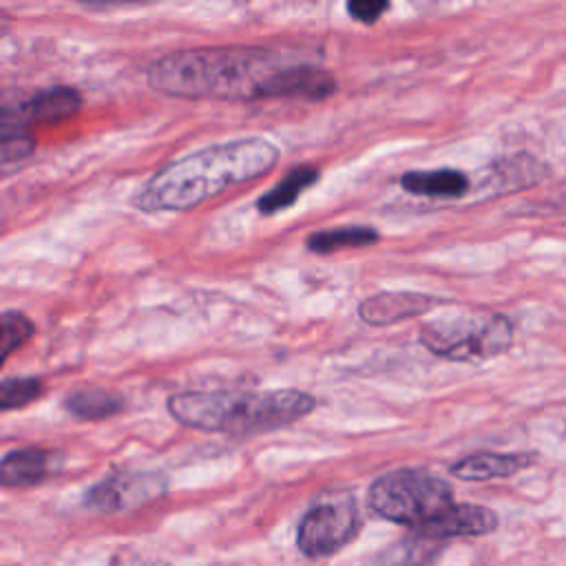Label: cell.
I'll use <instances>...</instances> for the list:
<instances>
[{
	"label": "cell",
	"instance_id": "obj_22",
	"mask_svg": "<svg viewBox=\"0 0 566 566\" xmlns=\"http://www.w3.org/2000/svg\"><path fill=\"white\" fill-rule=\"evenodd\" d=\"M387 9H389V2H382V0H352V2H347V13L352 15V20L363 22V24L376 22Z\"/></svg>",
	"mask_w": 566,
	"mask_h": 566
},
{
	"label": "cell",
	"instance_id": "obj_14",
	"mask_svg": "<svg viewBox=\"0 0 566 566\" xmlns=\"http://www.w3.org/2000/svg\"><path fill=\"white\" fill-rule=\"evenodd\" d=\"M51 464H53V453L46 449H38V447L13 449L4 453L0 462V482L7 489L40 484L51 473Z\"/></svg>",
	"mask_w": 566,
	"mask_h": 566
},
{
	"label": "cell",
	"instance_id": "obj_15",
	"mask_svg": "<svg viewBox=\"0 0 566 566\" xmlns=\"http://www.w3.org/2000/svg\"><path fill=\"white\" fill-rule=\"evenodd\" d=\"M440 551L442 542L411 533L371 555L363 566H429Z\"/></svg>",
	"mask_w": 566,
	"mask_h": 566
},
{
	"label": "cell",
	"instance_id": "obj_11",
	"mask_svg": "<svg viewBox=\"0 0 566 566\" xmlns=\"http://www.w3.org/2000/svg\"><path fill=\"white\" fill-rule=\"evenodd\" d=\"M82 108V97L73 86H53L29 97L20 108H15V119L22 126L29 124H57Z\"/></svg>",
	"mask_w": 566,
	"mask_h": 566
},
{
	"label": "cell",
	"instance_id": "obj_7",
	"mask_svg": "<svg viewBox=\"0 0 566 566\" xmlns=\"http://www.w3.org/2000/svg\"><path fill=\"white\" fill-rule=\"evenodd\" d=\"M168 480L159 471H119L111 473L84 493V506L97 513H119L144 506L161 497Z\"/></svg>",
	"mask_w": 566,
	"mask_h": 566
},
{
	"label": "cell",
	"instance_id": "obj_18",
	"mask_svg": "<svg viewBox=\"0 0 566 566\" xmlns=\"http://www.w3.org/2000/svg\"><path fill=\"white\" fill-rule=\"evenodd\" d=\"M378 232L367 226H349V228H336V230H318L312 232L305 241L307 250L314 254H332L336 250L345 248H367L378 243Z\"/></svg>",
	"mask_w": 566,
	"mask_h": 566
},
{
	"label": "cell",
	"instance_id": "obj_13",
	"mask_svg": "<svg viewBox=\"0 0 566 566\" xmlns=\"http://www.w3.org/2000/svg\"><path fill=\"white\" fill-rule=\"evenodd\" d=\"M471 181L462 170L436 168V170H409L400 177V188L416 197L431 199H458L467 195Z\"/></svg>",
	"mask_w": 566,
	"mask_h": 566
},
{
	"label": "cell",
	"instance_id": "obj_1",
	"mask_svg": "<svg viewBox=\"0 0 566 566\" xmlns=\"http://www.w3.org/2000/svg\"><path fill=\"white\" fill-rule=\"evenodd\" d=\"M279 157V146L265 137L212 144L161 166L135 195L133 206L142 212H184L270 172Z\"/></svg>",
	"mask_w": 566,
	"mask_h": 566
},
{
	"label": "cell",
	"instance_id": "obj_21",
	"mask_svg": "<svg viewBox=\"0 0 566 566\" xmlns=\"http://www.w3.org/2000/svg\"><path fill=\"white\" fill-rule=\"evenodd\" d=\"M0 142H2L0 155H2L4 168L13 161L29 157L35 148V142L31 139V135L24 133L22 124L15 117L11 119L9 115H2V139Z\"/></svg>",
	"mask_w": 566,
	"mask_h": 566
},
{
	"label": "cell",
	"instance_id": "obj_19",
	"mask_svg": "<svg viewBox=\"0 0 566 566\" xmlns=\"http://www.w3.org/2000/svg\"><path fill=\"white\" fill-rule=\"evenodd\" d=\"M44 394V385L35 376H9L0 382V407L4 411L22 409Z\"/></svg>",
	"mask_w": 566,
	"mask_h": 566
},
{
	"label": "cell",
	"instance_id": "obj_6",
	"mask_svg": "<svg viewBox=\"0 0 566 566\" xmlns=\"http://www.w3.org/2000/svg\"><path fill=\"white\" fill-rule=\"evenodd\" d=\"M360 531V513L352 495H334L312 504L298 522L296 546L310 559H323L347 546Z\"/></svg>",
	"mask_w": 566,
	"mask_h": 566
},
{
	"label": "cell",
	"instance_id": "obj_16",
	"mask_svg": "<svg viewBox=\"0 0 566 566\" xmlns=\"http://www.w3.org/2000/svg\"><path fill=\"white\" fill-rule=\"evenodd\" d=\"M318 175L321 172L316 166L292 168L276 186H272L265 195L256 199V210L261 214H276L281 210L292 208L298 201V197L318 181Z\"/></svg>",
	"mask_w": 566,
	"mask_h": 566
},
{
	"label": "cell",
	"instance_id": "obj_10",
	"mask_svg": "<svg viewBox=\"0 0 566 566\" xmlns=\"http://www.w3.org/2000/svg\"><path fill=\"white\" fill-rule=\"evenodd\" d=\"M537 453L531 451H515V453H495V451H478L464 455L462 460L449 467L451 475L467 480V482H482L493 478H511L531 464H535Z\"/></svg>",
	"mask_w": 566,
	"mask_h": 566
},
{
	"label": "cell",
	"instance_id": "obj_2",
	"mask_svg": "<svg viewBox=\"0 0 566 566\" xmlns=\"http://www.w3.org/2000/svg\"><path fill=\"white\" fill-rule=\"evenodd\" d=\"M276 69L274 55L261 46H197L155 60L148 84L168 97L252 102L263 99Z\"/></svg>",
	"mask_w": 566,
	"mask_h": 566
},
{
	"label": "cell",
	"instance_id": "obj_23",
	"mask_svg": "<svg viewBox=\"0 0 566 566\" xmlns=\"http://www.w3.org/2000/svg\"><path fill=\"white\" fill-rule=\"evenodd\" d=\"M548 212L566 214V192H564V195H559L557 199H551V201H548Z\"/></svg>",
	"mask_w": 566,
	"mask_h": 566
},
{
	"label": "cell",
	"instance_id": "obj_8",
	"mask_svg": "<svg viewBox=\"0 0 566 566\" xmlns=\"http://www.w3.org/2000/svg\"><path fill=\"white\" fill-rule=\"evenodd\" d=\"M336 77L316 64H292L281 66L276 73L268 80L263 88V99H276V97H298L310 102L327 99L336 93Z\"/></svg>",
	"mask_w": 566,
	"mask_h": 566
},
{
	"label": "cell",
	"instance_id": "obj_20",
	"mask_svg": "<svg viewBox=\"0 0 566 566\" xmlns=\"http://www.w3.org/2000/svg\"><path fill=\"white\" fill-rule=\"evenodd\" d=\"M35 332V325L31 318L18 310H4L0 314V354L2 363L18 349L22 347Z\"/></svg>",
	"mask_w": 566,
	"mask_h": 566
},
{
	"label": "cell",
	"instance_id": "obj_4",
	"mask_svg": "<svg viewBox=\"0 0 566 566\" xmlns=\"http://www.w3.org/2000/svg\"><path fill=\"white\" fill-rule=\"evenodd\" d=\"M367 502L376 515L424 537L455 504L451 484L427 469H396L380 475L371 482Z\"/></svg>",
	"mask_w": 566,
	"mask_h": 566
},
{
	"label": "cell",
	"instance_id": "obj_12",
	"mask_svg": "<svg viewBox=\"0 0 566 566\" xmlns=\"http://www.w3.org/2000/svg\"><path fill=\"white\" fill-rule=\"evenodd\" d=\"M497 528V513L482 504L455 502L447 515L429 533L431 539L444 542L451 537H478Z\"/></svg>",
	"mask_w": 566,
	"mask_h": 566
},
{
	"label": "cell",
	"instance_id": "obj_5",
	"mask_svg": "<svg viewBox=\"0 0 566 566\" xmlns=\"http://www.w3.org/2000/svg\"><path fill=\"white\" fill-rule=\"evenodd\" d=\"M420 343L444 360L484 363L509 352L513 325L495 312L455 310L427 321L420 327Z\"/></svg>",
	"mask_w": 566,
	"mask_h": 566
},
{
	"label": "cell",
	"instance_id": "obj_9",
	"mask_svg": "<svg viewBox=\"0 0 566 566\" xmlns=\"http://www.w3.org/2000/svg\"><path fill=\"white\" fill-rule=\"evenodd\" d=\"M442 305L438 296L411 290H385L367 296L358 305V316L374 327H387L411 316H420Z\"/></svg>",
	"mask_w": 566,
	"mask_h": 566
},
{
	"label": "cell",
	"instance_id": "obj_3",
	"mask_svg": "<svg viewBox=\"0 0 566 566\" xmlns=\"http://www.w3.org/2000/svg\"><path fill=\"white\" fill-rule=\"evenodd\" d=\"M316 409V398L301 389H212L181 391L168 398V413L197 431L256 436L287 427Z\"/></svg>",
	"mask_w": 566,
	"mask_h": 566
},
{
	"label": "cell",
	"instance_id": "obj_17",
	"mask_svg": "<svg viewBox=\"0 0 566 566\" xmlns=\"http://www.w3.org/2000/svg\"><path fill=\"white\" fill-rule=\"evenodd\" d=\"M62 407L77 420H106L124 411V398L108 389H75L64 396Z\"/></svg>",
	"mask_w": 566,
	"mask_h": 566
}]
</instances>
